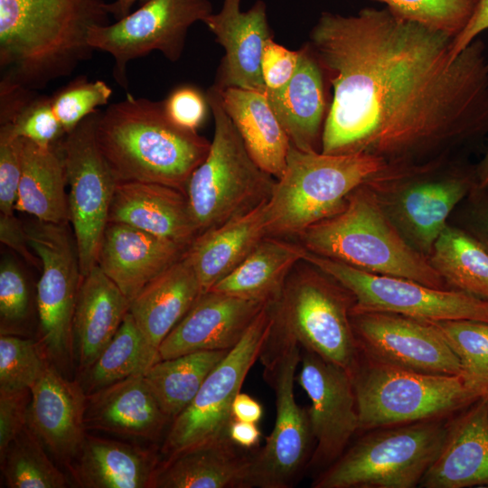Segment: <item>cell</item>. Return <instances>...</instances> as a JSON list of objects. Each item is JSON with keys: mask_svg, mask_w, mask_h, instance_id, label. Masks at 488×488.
<instances>
[{"mask_svg": "<svg viewBox=\"0 0 488 488\" xmlns=\"http://www.w3.org/2000/svg\"><path fill=\"white\" fill-rule=\"evenodd\" d=\"M163 105L171 121L194 131L204 122L210 108L206 96L192 86L176 88L163 101Z\"/></svg>", "mask_w": 488, "mask_h": 488, "instance_id": "obj_45", "label": "cell"}, {"mask_svg": "<svg viewBox=\"0 0 488 488\" xmlns=\"http://www.w3.org/2000/svg\"><path fill=\"white\" fill-rule=\"evenodd\" d=\"M95 137L117 182L155 183L185 193L211 145L197 131L171 121L163 101L129 93L99 111Z\"/></svg>", "mask_w": 488, "mask_h": 488, "instance_id": "obj_2", "label": "cell"}, {"mask_svg": "<svg viewBox=\"0 0 488 488\" xmlns=\"http://www.w3.org/2000/svg\"><path fill=\"white\" fill-rule=\"evenodd\" d=\"M428 259L449 288L488 301V249L474 236L446 226Z\"/></svg>", "mask_w": 488, "mask_h": 488, "instance_id": "obj_35", "label": "cell"}, {"mask_svg": "<svg viewBox=\"0 0 488 488\" xmlns=\"http://www.w3.org/2000/svg\"><path fill=\"white\" fill-rule=\"evenodd\" d=\"M26 231L42 267L37 284L39 342L60 370L73 363L72 318L81 279L77 249L66 225L38 221Z\"/></svg>", "mask_w": 488, "mask_h": 488, "instance_id": "obj_14", "label": "cell"}, {"mask_svg": "<svg viewBox=\"0 0 488 488\" xmlns=\"http://www.w3.org/2000/svg\"><path fill=\"white\" fill-rule=\"evenodd\" d=\"M300 50L291 51L268 39L261 57V73L266 93L282 90L293 78L299 61Z\"/></svg>", "mask_w": 488, "mask_h": 488, "instance_id": "obj_46", "label": "cell"}, {"mask_svg": "<svg viewBox=\"0 0 488 488\" xmlns=\"http://www.w3.org/2000/svg\"><path fill=\"white\" fill-rule=\"evenodd\" d=\"M479 236L482 238L477 239L488 249V204L481 212Z\"/></svg>", "mask_w": 488, "mask_h": 488, "instance_id": "obj_55", "label": "cell"}, {"mask_svg": "<svg viewBox=\"0 0 488 488\" xmlns=\"http://www.w3.org/2000/svg\"><path fill=\"white\" fill-rule=\"evenodd\" d=\"M186 250L174 241L127 224L108 222L98 266L131 301Z\"/></svg>", "mask_w": 488, "mask_h": 488, "instance_id": "obj_22", "label": "cell"}, {"mask_svg": "<svg viewBox=\"0 0 488 488\" xmlns=\"http://www.w3.org/2000/svg\"><path fill=\"white\" fill-rule=\"evenodd\" d=\"M352 378L362 433L448 419L485 397L464 375L421 373L361 357Z\"/></svg>", "mask_w": 488, "mask_h": 488, "instance_id": "obj_6", "label": "cell"}, {"mask_svg": "<svg viewBox=\"0 0 488 488\" xmlns=\"http://www.w3.org/2000/svg\"><path fill=\"white\" fill-rule=\"evenodd\" d=\"M38 436L26 425L0 455L1 472L9 488H65L68 476L47 455Z\"/></svg>", "mask_w": 488, "mask_h": 488, "instance_id": "obj_37", "label": "cell"}, {"mask_svg": "<svg viewBox=\"0 0 488 488\" xmlns=\"http://www.w3.org/2000/svg\"><path fill=\"white\" fill-rule=\"evenodd\" d=\"M306 252L301 243L267 236L234 270L210 290L247 300L277 303L289 274L304 260Z\"/></svg>", "mask_w": 488, "mask_h": 488, "instance_id": "obj_32", "label": "cell"}, {"mask_svg": "<svg viewBox=\"0 0 488 488\" xmlns=\"http://www.w3.org/2000/svg\"><path fill=\"white\" fill-rule=\"evenodd\" d=\"M108 222L127 224L187 249L199 235L186 193L155 183L117 182Z\"/></svg>", "mask_w": 488, "mask_h": 488, "instance_id": "obj_23", "label": "cell"}, {"mask_svg": "<svg viewBox=\"0 0 488 488\" xmlns=\"http://www.w3.org/2000/svg\"><path fill=\"white\" fill-rule=\"evenodd\" d=\"M31 389L0 390V455L27 425Z\"/></svg>", "mask_w": 488, "mask_h": 488, "instance_id": "obj_47", "label": "cell"}, {"mask_svg": "<svg viewBox=\"0 0 488 488\" xmlns=\"http://www.w3.org/2000/svg\"><path fill=\"white\" fill-rule=\"evenodd\" d=\"M233 419L258 423L263 416L262 405L250 395L239 392L231 405Z\"/></svg>", "mask_w": 488, "mask_h": 488, "instance_id": "obj_52", "label": "cell"}, {"mask_svg": "<svg viewBox=\"0 0 488 488\" xmlns=\"http://www.w3.org/2000/svg\"><path fill=\"white\" fill-rule=\"evenodd\" d=\"M113 91L103 80H89L80 75L58 89L52 96L54 113L66 134L83 119L108 103Z\"/></svg>", "mask_w": 488, "mask_h": 488, "instance_id": "obj_41", "label": "cell"}, {"mask_svg": "<svg viewBox=\"0 0 488 488\" xmlns=\"http://www.w3.org/2000/svg\"><path fill=\"white\" fill-rule=\"evenodd\" d=\"M387 7L323 12L307 42L333 87L321 152L365 153L406 168L488 132V59Z\"/></svg>", "mask_w": 488, "mask_h": 488, "instance_id": "obj_1", "label": "cell"}, {"mask_svg": "<svg viewBox=\"0 0 488 488\" xmlns=\"http://www.w3.org/2000/svg\"><path fill=\"white\" fill-rule=\"evenodd\" d=\"M202 293L196 273L184 254L130 301L129 313L155 363L159 361L164 340Z\"/></svg>", "mask_w": 488, "mask_h": 488, "instance_id": "obj_25", "label": "cell"}, {"mask_svg": "<svg viewBox=\"0 0 488 488\" xmlns=\"http://www.w3.org/2000/svg\"><path fill=\"white\" fill-rule=\"evenodd\" d=\"M23 138L9 124L0 125V210L14 214L22 175Z\"/></svg>", "mask_w": 488, "mask_h": 488, "instance_id": "obj_43", "label": "cell"}, {"mask_svg": "<svg viewBox=\"0 0 488 488\" xmlns=\"http://www.w3.org/2000/svg\"><path fill=\"white\" fill-rule=\"evenodd\" d=\"M28 306L25 277L14 261L5 259L0 267L1 334L11 333V327L26 318Z\"/></svg>", "mask_w": 488, "mask_h": 488, "instance_id": "obj_44", "label": "cell"}, {"mask_svg": "<svg viewBox=\"0 0 488 488\" xmlns=\"http://www.w3.org/2000/svg\"><path fill=\"white\" fill-rule=\"evenodd\" d=\"M304 261L346 288L354 298L353 311L393 313L430 322L488 323V301L464 291L369 273L308 250Z\"/></svg>", "mask_w": 488, "mask_h": 488, "instance_id": "obj_11", "label": "cell"}, {"mask_svg": "<svg viewBox=\"0 0 488 488\" xmlns=\"http://www.w3.org/2000/svg\"><path fill=\"white\" fill-rule=\"evenodd\" d=\"M299 343L274 326L260 359L276 395V418L265 446L252 455L247 488H288L309 463L314 438L308 412L295 398L294 381L301 361Z\"/></svg>", "mask_w": 488, "mask_h": 488, "instance_id": "obj_9", "label": "cell"}, {"mask_svg": "<svg viewBox=\"0 0 488 488\" xmlns=\"http://www.w3.org/2000/svg\"><path fill=\"white\" fill-rule=\"evenodd\" d=\"M268 303L206 291L170 332L159 349V360L198 351L232 349Z\"/></svg>", "mask_w": 488, "mask_h": 488, "instance_id": "obj_20", "label": "cell"}, {"mask_svg": "<svg viewBox=\"0 0 488 488\" xmlns=\"http://www.w3.org/2000/svg\"><path fill=\"white\" fill-rule=\"evenodd\" d=\"M206 99L214 118L213 138L186 187L199 235L267 202L276 183L250 156L212 87Z\"/></svg>", "mask_w": 488, "mask_h": 488, "instance_id": "obj_5", "label": "cell"}, {"mask_svg": "<svg viewBox=\"0 0 488 488\" xmlns=\"http://www.w3.org/2000/svg\"><path fill=\"white\" fill-rule=\"evenodd\" d=\"M0 240L26 259L27 262L33 266L41 264L39 258L29 244L26 227H23L14 214H1Z\"/></svg>", "mask_w": 488, "mask_h": 488, "instance_id": "obj_49", "label": "cell"}, {"mask_svg": "<svg viewBox=\"0 0 488 488\" xmlns=\"http://www.w3.org/2000/svg\"><path fill=\"white\" fill-rule=\"evenodd\" d=\"M389 168L384 160L365 153L328 155L290 145L286 168L266 202L268 236L300 235L340 212L353 191Z\"/></svg>", "mask_w": 488, "mask_h": 488, "instance_id": "obj_4", "label": "cell"}, {"mask_svg": "<svg viewBox=\"0 0 488 488\" xmlns=\"http://www.w3.org/2000/svg\"><path fill=\"white\" fill-rule=\"evenodd\" d=\"M212 13L210 0H147L113 23L92 27L89 43L114 59L113 77L127 89L131 61L158 51L170 61H177L190 27Z\"/></svg>", "mask_w": 488, "mask_h": 488, "instance_id": "obj_13", "label": "cell"}, {"mask_svg": "<svg viewBox=\"0 0 488 488\" xmlns=\"http://www.w3.org/2000/svg\"><path fill=\"white\" fill-rule=\"evenodd\" d=\"M159 464L155 449L87 433L66 468L78 487L152 488Z\"/></svg>", "mask_w": 488, "mask_h": 488, "instance_id": "obj_27", "label": "cell"}, {"mask_svg": "<svg viewBox=\"0 0 488 488\" xmlns=\"http://www.w3.org/2000/svg\"><path fill=\"white\" fill-rule=\"evenodd\" d=\"M297 237L309 252L354 268L449 288L429 259L398 230L369 184L353 191L340 212Z\"/></svg>", "mask_w": 488, "mask_h": 488, "instance_id": "obj_3", "label": "cell"}, {"mask_svg": "<svg viewBox=\"0 0 488 488\" xmlns=\"http://www.w3.org/2000/svg\"><path fill=\"white\" fill-rule=\"evenodd\" d=\"M460 360L464 376L488 396V323L457 320L432 322Z\"/></svg>", "mask_w": 488, "mask_h": 488, "instance_id": "obj_38", "label": "cell"}, {"mask_svg": "<svg viewBox=\"0 0 488 488\" xmlns=\"http://www.w3.org/2000/svg\"><path fill=\"white\" fill-rule=\"evenodd\" d=\"M488 486V396L447 420L442 447L424 474V488Z\"/></svg>", "mask_w": 488, "mask_h": 488, "instance_id": "obj_21", "label": "cell"}, {"mask_svg": "<svg viewBox=\"0 0 488 488\" xmlns=\"http://www.w3.org/2000/svg\"><path fill=\"white\" fill-rule=\"evenodd\" d=\"M153 364L155 361L128 311L112 340L80 374V383L88 395L128 377L144 374Z\"/></svg>", "mask_w": 488, "mask_h": 488, "instance_id": "obj_36", "label": "cell"}, {"mask_svg": "<svg viewBox=\"0 0 488 488\" xmlns=\"http://www.w3.org/2000/svg\"><path fill=\"white\" fill-rule=\"evenodd\" d=\"M49 361L39 340L1 334L0 390L31 389Z\"/></svg>", "mask_w": 488, "mask_h": 488, "instance_id": "obj_39", "label": "cell"}, {"mask_svg": "<svg viewBox=\"0 0 488 488\" xmlns=\"http://www.w3.org/2000/svg\"><path fill=\"white\" fill-rule=\"evenodd\" d=\"M130 300L97 265L82 277L73 318V362L87 371L112 340L129 311Z\"/></svg>", "mask_w": 488, "mask_h": 488, "instance_id": "obj_26", "label": "cell"}, {"mask_svg": "<svg viewBox=\"0 0 488 488\" xmlns=\"http://www.w3.org/2000/svg\"><path fill=\"white\" fill-rule=\"evenodd\" d=\"M146 1L147 0H115L112 3H108V10L110 15L116 20H119L131 13L132 7L137 2L144 4Z\"/></svg>", "mask_w": 488, "mask_h": 488, "instance_id": "obj_53", "label": "cell"}, {"mask_svg": "<svg viewBox=\"0 0 488 488\" xmlns=\"http://www.w3.org/2000/svg\"><path fill=\"white\" fill-rule=\"evenodd\" d=\"M474 178L476 190L488 188V149L483 159L474 167Z\"/></svg>", "mask_w": 488, "mask_h": 488, "instance_id": "obj_54", "label": "cell"}, {"mask_svg": "<svg viewBox=\"0 0 488 488\" xmlns=\"http://www.w3.org/2000/svg\"><path fill=\"white\" fill-rule=\"evenodd\" d=\"M275 323L276 303H268L212 369L188 407L172 420L163 446L166 458L229 439L232 402L266 349Z\"/></svg>", "mask_w": 488, "mask_h": 488, "instance_id": "obj_10", "label": "cell"}, {"mask_svg": "<svg viewBox=\"0 0 488 488\" xmlns=\"http://www.w3.org/2000/svg\"><path fill=\"white\" fill-rule=\"evenodd\" d=\"M9 125L15 136L40 145L57 144L66 136L49 96L36 95Z\"/></svg>", "mask_w": 488, "mask_h": 488, "instance_id": "obj_42", "label": "cell"}, {"mask_svg": "<svg viewBox=\"0 0 488 488\" xmlns=\"http://www.w3.org/2000/svg\"><path fill=\"white\" fill-rule=\"evenodd\" d=\"M99 111L83 119L60 143L69 184L70 222L81 277L98 265L117 183L96 142Z\"/></svg>", "mask_w": 488, "mask_h": 488, "instance_id": "obj_12", "label": "cell"}, {"mask_svg": "<svg viewBox=\"0 0 488 488\" xmlns=\"http://www.w3.org/2000/svg\"><path fill=\"white\" fill-rule=\"evenodd\" d=\"M213 89L250 156L264 171L279 178L291 144L266 93L239 88Z\"/></svg>", "mask_w": 488, "mask_h": 488, "instance_id": "obj_30", "label": "cell"}, {"mask_svg": "<svg viewBox=\"0 0 488 488\" xmlns=\"http://www.w3.org/2000/svg\"><path fill=\"white\" fill-rule=\"evenodd\" d=\"M229 351H198L159 360L144 373L151 391L171 420L188 407Z\"/></svg>", "mask_w": 488, "mask_h": 488, "instance_id": "obj_34", "label": "cell"}, {"mask_svg": "<svg viewBox=\"0 0 488 488\" xmlns=\"http://www.w3.org/2000/svg\"><path fill=\"white\" fill-rule=\"evenodd\" d=\"M307 264L295 267L289 274L276 303L275 326L304 350L353 377L361 360L351 321L354 298L331 277Z\"/></svg>", "mask_w": 488, "mask_h": 488, "instance_id": "obj_8", "label": "cell"}, {"mask_svg": "<svg viewBox=\"0 0 488 488\" xmlns=\"http://www.w3.org/2000/svg\"><path fill=\"white\" fill-rule=\"evenodd\" d=\"M304 351L296 380L311 402L307 412L316 446L309 465L325 469L359 432L353 378L343 368Z\"/></svg>", "mask_w": 488, "mask_h": 488, "instance_id": "obj_17", "label": "cell"}, {"mask_svg": "<svg viewBox=\"0 0 488 488\" xmlns=\"http://www.w3.org/2000/svg\"><path fill=\"white\" fill-rule=\"evenodd\" d=\"M241 0H223L218 13L203 22L224 48L213 88H239L265 92L261 57L266 42L273 38L267 5L258 0L249 10H240Z\"/></svg>", "mask_w": 488, "mask_h": 488, "instance_id": "obj_19", "label": "cell"}, {"mask_svg": "<svg viewBox=\"0 0 488 488\" xmlns=\"http://www.w3.org/2000/svg\"><path fill=\"white\" fill-rule=\"evenodd\" d=\"M446 424L427 420L363 432L312 487L414 488L438 455Z\"/></svg>", "mask_w": 488, "mask_h": 488, "instance_id": "obj_7", "label": "cell"}, {"mask_svg": "<svg viewBox=\"0 0 488 488\" xmlns=\"http://www.w3.org/2000/svg\"><path fill=\"white\" fill-rule=\"evenodd\" d=\"M229 438L241 449H251L260 441L261 431L257 423L233 419L229 427Z\"/></svg>", "mask_w": 488, "mask_h": 488, "instance_id": "obj_51", "label": "cell"}, {"mask_svg": "<svg viewBox=\"0 0 488 488\" xmlns=\"http://www.w3.org/2000/svg\"><path fill=\"white\" fill-rule=\"evenodd\" d=\"M395 14L452 36L469 20L478 0H375Z\"/></svg>", "mask_w": 488, "mask_h": 488, "instance_id": "obj_40", "label": "cell"}, {"mask_svg": "<svg viewBox=\"0 0 488 488\" xmlns=\"http://www.w3.org/2000/svg\"><path fill=\"white\" fill-rule=\"evenodd\" d=\"M428 164L394 168L369 183L393 192L378 196L380 202L398 230L402 229L407 240L424 255H430L451 211L476 189L474 168L423 178Z\"/></svg>", "mask_w": 488, "mask_h": 488, "instance_id": "obj_15", "label": "cell"}, {"mask_svg": "<svg viewBox=\"0 0 488 488\" xmlns=\"http://www.w3.org/2000/svg\"><path fill=\"white\" fill-rule=\"evenodd\" d=\"M27 425L59 464L67 467L79 454L87 428V394L51 361L31 388Z\"/></svg>", "mask_w": 488, "mask_h": 488, "instance_id": "obj_18", "label": "cell"}, {"mask_svg": "<svg viewBox=\"0 0 488 488\" xmlns=\"http://www.w3.org/2000/svg\"><path fill=\"white\" fill-rule=\"evenodd\" d=\"M60 143L40 145L23 138L15 210L33 215L39 221L67 225V175Z\"/></svg>", "mask_w": 488, "mask_h": 488, "instance_id": "obj_33", "label": "cell"}, {"mask_svg": "<svg viewBox=\"0 0 488 488\" xmlns=\"http://www.w3.org/2000/svg\"><path fill=\"white\" fill-rule=\"evenodd\" d=\"M266 95L290 144L303 151H321L326 117L324 71L307 44L300 49L298 65L288 84Z\"/></svg>", "mask_w": 488, "mask_h": 488, "instance_id": "obj_28", "label": "cell"}, {"mask_svg": "<svg viewBox=\"0 0 488 488\" xmlns=\"http://www.w3.org/2000/svg\"><path fill=\"white\" fill-rule=\"evenodd\" d=\"M36 91L1 75L0 81V125L12 124L34 99Z\"/></svg>", "mask_w": 488, "mask_h": 488, "instance_id": "obj_48", "label": "cell"}, {"mask_svg": "<svg viewBox=\"0 0 488 488\" xmlns=\"http://www.w3.org/2000/svg\"><path fill=\"white\" fill-rule=\"evenodd\" d=\"M486 30H488V0H478L466 24L453 40L452 60H455L462 51Z\"/></svg>", "mask_w": 488, "mask_h": 488, "instance_id": "obj_50", "label": "cell"}, {"mask_svg": "<svg viewBox=\"0 0 488 488\" xmlns=\"http://www.w3.org/2000/svg\"><path fill=\"white\" fill-rule=\"evenodd\" d=\"M266 202L198 235L187 249L203 292L234 270L268 236Z\"/></svg>", "mask_w": 488, "mask_h": 488, "instance_id": "obj_29", "label": "cell"}, {"mask_svg": "<svg viewBox=\"0 0 488 488\" xmlns=\"http://www.w3.org/2000/svg\"><path fill=\"white\" fill-rule=\"evenodd\" d=\"M239 448L229 438L168 457L152 488H247L252 455Z\"/></svg>", "mask_w": 488, "mask_h": 488, "instance_id": "obj_31", "label": "cell"}, {"mask_svg": "<svg viewBox=\"0 0 488 488\" xmlns=\"http://www.w3.org/2000/svg\"><path fill=\"white\" fill-rule=\"evenodd\" d=\"M87 430L155 441L172 421L163 411L144 374H136L87 395Z\"/></svg>", "mask_w": 488, "mask_h": 488, "instance_id": "obj_24", "label": "cell"}, {"mask_svg": "<svg viewBox=\"0 0 488 488\" xmlns=\"http://www.w3.org/2000/svg\"><path fill=\"white\" fill-rule=\"evenodd\" d=\"M361 357L429 374L464 375L460 360L430 321L398 314L351 311Z\"/></svg>", "mask_w": 488, "mask_h": 488, "instance_id": "obj_16", "label": "cell"}]
</instances>
